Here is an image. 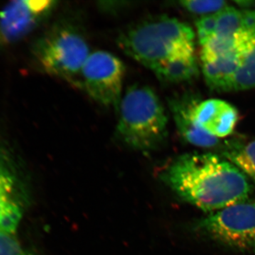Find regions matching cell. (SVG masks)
Masks as SVG:
<instances>
[{
    "mask_svg": "<svg viewBox=\"0 0 255 255\" xmlns=\"http://www.w3.org/2000/svg\"><path fill=\"white\" fill-rule=\"evenodd\" d=\"M179 4L189 12L202 16L217 14L228 6L227 1L223 0H186Z\"/></svg>",
    "mask_w": 255,
    "mask_h": 255,
    "instance_id": "17",
    "label": "cell"
},
{
    "mask_svg": "<svg viewBox=\"0 0 255 255\" xmlns=\"http://www.w3.org/2000/svg\"><path fill=\"white\" fill-rule=\"evenodd\" d=\"M124 73L123 62L116 55L105 50L92 52L82 67L80 88L100 105L118 110Z\"/></svg>",
    "mask_w": 255,
    "mask_h": 255,
    "instance_id": "6",
    "label": "cell"
},
{
    "mask_svg": "<svg viewBox=\"0 0 255 255\" xmlns=\"http://www.w3.org/2000/svg\"><path fill=\"white\" fill-rule=\"evenodd\" d=\"M255 41V33H239L232 37L214 36L201 46V60L202 63H209L233 53Z\"/></svg>",
    "mask_w": 255,
    "mask_h": 255,
    "instance_id": "14",
    "label": "cell"
},
{
    "mask_svg": "<svg viewBox=\"0 0 255 255\" xmlns=\"http://www.w3.org/2000/svg\"><path fill=\"white\" fill-rule=\"evenodd\" d=\"M35 52L45 72L80 87L82 67L92 52L76 25L67 21L55 23L40 38Z\"/></svg>",
    "mask_w": 255,
    "mask_h": 255,
    "instance_id": "4",
    "label": "cell"
},
{
    "mask_svg": "<svg viewBox=\"0 0 255 255\" xmlns=\"http://www.w3.org/2000/svg\"><path fill=\"white\" fill-rule=\"evenodd\" d=\"M217 14L201 16L196 23L198 38L201 46L210 41L216 34Z\"/></svg>",
    "mask_w": 255,
    "mask_h": 255,
    "instance_id": "18",
    "label": "cell"
},
{
    "mask_svg": "<svg viewBox=\"0 0 255 255\" xmlns=\"http://www.w3.org/2000/svg\"><path fill=\"white\" fill-rule=\"evenodd\" d=\"M160 81L181 83L190 81L198 76L199 66L195 55H183L166 60L152 70Z\"/></svg>",
    "mask_w": 255,
    "mask_h": 255,
    "instance_id": "12",
    "label": "cell"
},
{
    "mask_svg": "<svg viewBox=\"0 0 255 255\" xmlns=\"http://www.w3.org/2000/svg\"><path fill=\"white\" fill-rule=\"evenodd\" d=\"M255 43V41L214 61L202 63V72L208 87L213 91H231L233 78Z\"/></svg>",
    "mask_w": 255,
    "mask_h": 255,
    "instance_id": "11",
    "label": "cell"
},
{
    "mask_svg": "<svg viewBox=\"0 0 255 255\" xmlns=\"http://www.w3.org/2000/svg\"><path fill=\"white\" fill-rule=\"evenodd\" d=\"M200 102L195 94L185 92L171 97L168 104L177 131L186 142L198 147H215L219 139L203 130L196 122L194 113Z\"/></svg>",
    "mask_w": 255,
    "mask_h": 255,
    "instance_id": "9",
    "label": "cell"
},
{
    "mask_svg": "<svg viewBox=\"0 0 255 255\" xmlns=\"http://www.w3.org/2000/svg\"><path fill=\"white\" fill-rule=\"evenodd\" d=\"M194 38L187 23L161 15L132 23L121 32L117 43L124 53L152 71L166 60L194 54Z\"/></svg>",
    "mask_w": 255,
    "mask_h": 255,
    "instance_id": "2",
    "label": "cell"
},
{
    "mask_svg": "<svg viewBox=\"0 0 255 255\" xmlns=\"http://www.w3.org/2000/svg\"><path fill=\"white\" fill-rule=\"evenodd\" d=\"M196 124L203 130L215 137L233 133L238 121V112L233 106L221 100L203 101L194 113Z\"/></svg>",
    "mask_w": 255,
    "mask_h": 255,
    "instance_id": "10",
    "label": "cell"
},
{
    "mask_svg": "<svg viewBox=\"0 0 255 255\" xmlns=\"http://www.w3.org/2000/svg\"><path fill=\"white\" fill-rule=\"evenodd\" d=\"M58 1H10L0 10V43L18 41L46 21L58 6Z\"/></svg>",
    "mask_w": 255,
    "mask_h": 255,
    "instance_id": "8",
    "label": "cell"
},
{
    "mask_svg": "<svg viewBox=\"0 0 255 255\" xmlns=\"http://www.w3.org/2000/svg\"><path fill=\"white\" fill-rule=\"evenodd\" d=\"M235 3L241 7L244 8L245 9H248L255 4V1H235Z\"/></svg>",
    "mask_w": 255,
    "mask_h": 255,
    "instance_id": "20",
    "label": "cell"
},
{
    "mask_svg": "<svg viewBox=\"0 0 255 255\" xmlns=\"http://www.w3.org/2000/svg\"><path fill=\"white\" fill-rule=\"evenodd\" d=\"M222 155L255 182V140L235 137L226 140Z\"/></svg>",
    "mask_w": 255,
    "mask_h": 255,
    "instance_id": "13",
    "label": "cell"
},
{
    "mask_svg": "<svg viewBox=\"0 0 255 255\" xmlns=\"http://www.w3.org/2000/svg\"><path fill=\"white\" fill-rule=\"evenodd\" d=\"M246 31L244 9L228 6L217 14L214 36L232 37ZM249 33V32H248Z\"/></svg>",
    "mask_w": 255,
    "mask_h": 255,
    "instance_id": "15",
    "label": "cell"
},
{
    "mask_svg": "<svg viewBox=\"0 0 255 255\" xmlns=\"http://www.w3.org/2000/svg\"><path fill=\"white\" fill-rule=\"evenodd\" d=\"M162 177L181 199L206 212L248 200L253 191L237 167L212 153L179 156Z\"/></svg>",
    "mask_w": 255,
    "mask_h": 255,
    "instance_id": "1",
    "label": "cell"
},
{
    "mask_svg": "<svg viewBox=\"0 0 255 255\" xmlns=\"http://www.w3.org/2000/svg\"><path fill=\"white\" fill-rule=\"evenodd\" d=\"M0 255H29L14 234L0 233Z\"/></svg>",
    "mask_w": 255,
    "mask_h": 255,
    "instance_id": "19",
    "label": "cell"
},
{
    "mask_svg": "<svg viewBox=\"0 0 255 255\" xmlns=\"http://www.w3.org/2000/svg\"><path fill=\"white\" fill-rule=\"evenodd\" d=\"M201 232L223 246L255 254V201H243L199 221Z\"/></svg>",
    "mask_w": 255,
    "mask_h": 255,
    "instance_id": "5",
    "label": "cell"
},
{
    "mask_svg": "<svg viewBox=\"0 0 255 255\" xmlns=\"http://www.w3.org/2000/svg\"><path fill=\"white\" fill-rule=\"evenodd\" d=\"M117 111L116 136L127 147L150 152L165 141L168 134L167 114L151 87L140 84L128 87Z\"/></svg>",
    "mask_w": 255,
    "mask_h": 255,
    "instance_id": "3",
    "label": "cell"
},
{
    "mask_svg": "<svg viewBox=\"0 0 255 255\" xmlns=\"http://www.w3.org/2000/svg\"><path fill=\"white\" fill-rule=\"evenodd\" d=\"M255 89V43L243 58L241 67L233 78L231 91Z\"/></svg>",
    "mask_w": 255,
    "mask_h": 255,
    "instance_id": "16",
    "label": "cell"
},
{
    "mask_svg": "<svg viewBox=\"0 0 255 255\" xmlns=\"http://www.w3.org/2000/svg\"><path fill=\"white\" fill-rule=\"evenodd\" d=\"M11 149L0 140V233L14 234L23 219L28 195Z\"/></svg>",
    "mask_w": 255,
    "mask_h": 255,
    "instance_id": "7",
    "label": "cell"
}]
</instances>
